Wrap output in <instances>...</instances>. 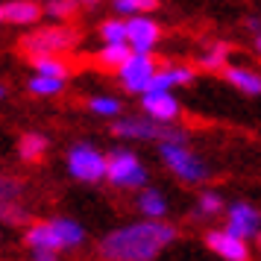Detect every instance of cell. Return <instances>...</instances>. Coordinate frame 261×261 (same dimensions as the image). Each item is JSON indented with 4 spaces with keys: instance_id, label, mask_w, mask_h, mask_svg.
<instances>
[{
    "instance_id": "6da1fadb",
    "label": "cell",
    "mask_w": 261,
    "mask_h": 261,
    "mask_svg": "<svg viewBox=\"0 0 261 261\" xmlns=\"http://www.w3.org/2000/svg\"><path fill=\"white\" fill-rule=\"evenodd\" d=\"M179 229L165 220H138L118 226L97 241V255L103 261H155L173 241Z\"/></svg>"
},
{
    "instance_id": "7a4b0ae2",
    "label": "cell",
    "mask_w": 261,
    "mask_h": 261,
    "mask_svg": "<svg viewBox=\"0 0 261 261\" xmlns=\"http://www.w3.org/2000/svg\"><path fill=\"white\" fill-rule=\"evenodd\" d=\"M159 155H162L167 170L185 185H200V182L212 176V167L202 162V155H197L182 141H162L159 144Z\"/></svg>"
},
{
    "instance_id": "3957f363",
    "label": "cell",
    "mask_w": 261,
    "mask_h": 261,
    "mask_svg": "<svg viewBox=\"0 0 261 261\" xmlns=\"http://www.w3.org/2000/svg\"><path fill=\"white\" fill-rule=\"evenodd\" d=\"M112 135H118L123 141H182L188 144V132L173 126V123H159L153 118H118L112 123Z\"/></svg>"
},
{
    "instance_id": "277c9868",
    "label": "cell",
    "mask_w": 261,
    "mask_h": 261,
    "mask_svg": "<svg viewBox=\"0 0 261 261\" xmlns=\"http://www.w3.org/2000/svg\"><path fill=\"white\" fill-rule=\"evenodd\" d=\"M106 179L115 185V188H126V191H141L147 185V167L141 165V159L126 150V147H118L106 155Z\"/></svg>"
},
{
    "instance_id": "5b68a950",
    "label": "cell",
    "mask_w": 261,
    "mask_h": 261,
    "mask_svg": "<svg viewBox=\"0 0 261 261\" xmlns=\"http://www.w3.org/2000/svg\"><path fill=\"white\" fill-rule=\"evenodd\" d=\"M68 173L76 182L97 185L106 179V153H100L94 144L80 141L68 150Z\"/></svg>"
},
{
    "instance_id": "8992f818",
    "label": "cell",
    "mask_w": 261,
    "mask_h": 261,
    "mask_svg": "<svg viewBox=\"0 0 261 261\" xmlns=\"http://www.w3.org/2000/svg\"><path fill=\"white\" fill-rule=\"evenodd\" d=\"M76 44V33L68 30V27H44V30H36L33 36L24 38V50L33 53V59L38 56H59L65 50H71Z\"/></svg>"
},
{
    "instance_id": "52a82bcc",
    "label": "cell",
    "mask_w": 261,
    "mask_h": 261,
    "mask_svg": "<svg viewBox=\"0 0 261 261\" xmlns=\"http://www.w3.org/2000/svg\"><path fill=\"white\" fill-rule=\"evenodd\" d=\"M155 71H159V65H155L153 53H132L118 68V80L129 94H144L153 83Z\"/></svg>"
},
{
    "instance_id": "ba28073f",
    "label": "cell",
    "mask_w": 261,
    "mask_h": 261,
    "mask_svg": "<svg viewBox=\"0 0 261 261\" xmlns=\"http://www.w3.org/2000/svg\"><path fill=\"white\" fill-rule=\"evenodd\" d=\"M226 232H232L241 241H255L261 232V212L247 200H235L226 205Z\"/></svg>"
},
{
    "instance_id": "9c48e42d",
    "label": "cell",
    "mask_w": 261,
    "mask_h": 261,
    "mask_svg": "<svg viewBox=\"0 0 261 261\" xmlns=\"http://www.w3.org/2000/svg\"><path fill=\"white\" fill-rule=\"evenodd\" d=\"M202 244L212 249L217 258L223 261H252V249H249V241H241L232 232H226L223 226L220 229H208L202 235Z\"/></svg>"
},
{
    "instance_id": "30bf717a",
    "label": "cell",
    "mask_w": 261,
    "mask_h": 261,
    "mask_svg": "<svg viewBox=\"0 0 261 261\" xmlns=\"http://www.w3.org/2000/svg\"><path fill=\"white\" fill-rule=\"evenodd\" d=\"M162 38V27L150 15H132L126 18V44L132 53H153Z\"/></svg>"
},
{
    "instance_id": "8fae6325",
    "label": "cell",
    "mask_w": 261,
    "mask_h": 261,
    "mask_svg": "<svg viewBox=\"0 0 261 261\" xmlns=\"http://www.w3.org/2000/svg\"><path fill=\"white\" fill-rule=\"evenodd\" d=\"M141 109L147 118L159 120V123H173L182 115V106L173 97V91H144L141 94Z\"/></svg>"
},
{
    "instance_id": "7c38bea8",
    "label": "cell",
    "mask_w": 261,
    "mask_h": 261,
    "mask_svg": "<svg viewBox=\"0 0 261 261\" xmlns=\"http://www.w3.org/2000/svg\"><path fill=\"white\" fill-rule=\"evenodd\" d=\"M197 80V71L188 68V65H167V68H159L153 76V83L147 91H173L179 85H191Z\"/></svg>"
},
{
    "instance_id": "4fadbf2b",
    "label": "cell",
    "mask_w": 261,
    "mask_h": 261,
    "mask_svg": "<svg viewBox=\"0 0 261 261\" xmlns=\"http://www.w3.org/2000/svg\"><path fill=\"white\" fill-rule=\"evenodd\" d=\"M135 208L141 212L144 220H165L167 212H170L167 197L159 188H153V185H144V188L138 191V197H135Z\"/></svg>"
},
{
    "instance_id": "5bb4252c",
    "label": "cell",
    "mask_w": 261,
    "mask_h": 261,
    "mask_svg": "<svg viewBox=\"0 0 261 261\" xmlns=\"http://www.w3.org/2000/svg\"><path fill=\"white\" fill-rule=\"evenodd\" d=\"M226 205H229V202L223 200L220 191L205 188V191H200V197H197L194 208H191V220H197V223H212L214 217H220V214L226 212Z\"/></svg>"
},
{
    "instance_id": "9a60e30c",
    "label": "cell",
    "mask_w": 261,
    "mask_h": 261,
    "mask_svg": "<svg viewBox=\"0 0 261 261\" xmlns=\"http://www.w3.org/2000/svg\"><path fill=\"white\" fill-rule=\"evenodd\" d=\"M223 80L232 85V88H238L241 94L261 97V73L252 71V68H244V65H226Z\"/></svg>"
},
{
    "instance_id": "2e32d148",
    "label": "cell",
    "mask_w": 261,
    "mask_h": 261,
    "mask_svg": "<svg viewBox=\"0 0 261 261\" xmlns=\"http://www.w3.org/2000/svg\"><path fill=\"white\" fill-rule=\"evenodd\" d=\"M41 18V6H36V0H9L3 3V21L18 27H30Z\"/></svg>"
},
{
    "instance_id": "e0dca14e",
    "label": "cell",
    "mask_w": 261,
    "mask_h": 261,
    "mask_svg": "<svg viewBox=\"0 0 261 261\" xmlns=\"http://www.w3.org/2000/svg\"><path fill=\"white\" fill-rule=\"evenodd\" d=\"M50 150V138L44 132H24L18 141V155L24 162H41Z\"/></svg>"
},
{
    "instance_id": "ac0fdd59",
    "label": "cell",
    "mask_w": 261,
    "mask_h": 261,
    "mask_svg": "<svg viewBox=\"0 0 261 261\" xmlns=\"http://www.w3.org/2000/svg\"><path fill=\"white\" fill-rule=\"evenodd\" d=\"M50 220H53L56 232H59V241H62V247H65V252L85 244V238H88V235H85L83 223H76L73 217H50Z\"/></svg>"
},
{
    "instance_id": "d6986e66",
    "label": "cell",
    "mask_w": 261,
    "mask_h": 261,
    "mask_svg": "<svg viewBox=\"0 0 261 261\" xmlns=\"http://www.w3.org/2000/svg\"><path fill=\"white\" fill-rule=\"evenodd\" d=\"M0 223L3 226H30L33 214L21 200H0Z\"/></svg>"
},
{
    "instance_id": "ffe728a7",
    "label": "cell",
    "mask_w": 261,
    "mask_h": 261,
    "mask_svg": "<svg viewBox=\"0 0 261 261\" xmlns=\"http://www.w3.org/2000/svg\"><path fill=\"white\" fill-rule=\"evenodd\" d=\"M197 65H200L202 71H223L226 65H229V44L214 41L212 47H205L197 56Z\"/></svg>"
},
{
    "instance_id": "44dd1931",
    "label": "cell",
    "mask_w": 261,
    "mask_h": 261,
    "mask_svg": "<svg viewBox=\"0 0 261 261\" xmlns=\"http://www.w3.org/2000/svg\"><path fill=\"white\" fill-rule=\"evenodd\" d=\"M132 56L129 44H103V47L97 50V65H103V68H112V71H118L123 62Z\"/></svg>"
},
{
    "instance_id": "7402d4cb",
    "label": "cell",
    "mask_w": 261,
    "mask_h": 261,
    "mask_svg": "<svg viewBox=\"0 0 261 261\" xmlns=\"http://www.w3.org/2000/svg\"><path fill=\"white\" fill-rule=\"evenodd\" d=\"M88 109L100 115V118H120V112H123V103H120L118 97L112 94H97L88 100Z\"/></svg>"
},
{
    "instance_id": "603a6c76",
    "label": "cell",
    "mask_w": 261,
    "mask_h": 261,
    "mask_svg": "<svg viewBox=\"0 0 261 261\" xmlns=\"http://www.w3.org/2000/svg\"><path fill=\"white\" fill-rule=\"evenodd\" d=\"M30 94H36V97H56L65 91V80H56V76H33L30 80Z\"/></svg>"
},
{
    "instance_id": "cb8c5ba5",
    "label": "cell",
    "mask_w": 261,
    "mask_h": 261,
    "mask_svg": "<svg viewBox=\"0 0 261 261\" xmlns=\"http://www.w3.org/2000/svg\"><path fill=\"white\" fill-rule=\"evenodd\" d=\"M33 65H36L38 76H56V80H68V71H71L59 56H38L33 59Z\"/></svg>"
},
{
    "instance_id": "d4e9b609",
    "label": "cell",
    "mask_w": 261,
    "mask_h": 261,
    "mask_svg": "<svg viewBox=\"0 0 261 261\" xmlns=\"http://www.w3.org/2000/svg\"><path fill=\"white\" fill-rule=\"evenodd\" d=\"M103 44H126V21L123 18H109L100 24Z\"/></svg>"
},
{
    "instance_id": "484cf974",
    "label": "cell",
    "mask_w": 261,
    "mask_h": 261,
    "mask_svg": "<svg viewBox=\"0 0 261 261\" xmlns=\"http://www.w3.org/2000/svg\"><path fill=\"white\" fill-rule=\"evenodd\" d=\"M112 6H115V12L118 15H147L153 12L155 6H159V0H112Z\"/></svg>"
},
{
    "instance_id": "4316f807",
    "label": "cell",
    "mask_w": 261,
    "mask_h": 261,
    "mask_svg": "<svg viewBox=\"0 0 261 261\" xmlns=\"http://www.w3.org/2000/svg\"><path fill=\"white\" fill-rule=\"evenodd\" d=\"M27 185L15 176H0V200H21L24 202Z\"/></svg>"
},
{
    "instance_id": "83f0119b",
    "label": "cell",
    "mask_w": 261,
    "mask_h": 261,
    "mask_svg": "<svg viewBox=\"0 0 261 261\" xmlns=\"http://www.w3.org/2000/svg\"><path fill=\"white\" fill-rule=\"evenodd\" d=\"M73 9H76V0H47L41 12H47L53 21H65L73 15Z\"/></svg>"
},
{
    "instance_id": "f1b7e54d",
    "label": "cell",
    "mask_w": 261,
    "mask_h": 261,
    "mask_svg": "<svg viewBox=\"0 0 261 261\" xmlns=\"http://www.w3.org/2000/svg\"><path fill=\"white\" fill-rule=\"evenodd\" d=\"M247 27L252 30V33H255V36H258V33H261V18H249V21H247Z\"/></svg>"
},
{
    "instance_id": "f546056e",
    "label": "cell",
    "mask_w": 261,
    "mask_h": 261,
    "mask_svg": "<svg viewBox=\"0 0 261 261\" xmlns=\"http://www.w3.org/2000/svg\"><path fill=\"white\" fill-rule=\"evenodd\" d=\"M255 53H258V56H261V33H258V36H255Z\"/></svg>"
},
{
    "instance_id": "4dcf8cb0",
    "label": "cell",
    "mask_w": 261,
    "mask_h": 261,
    "mask_svg": "<svg viewBox=\"0 0 261 261\" xmlns=\"http://www.w3.org/2000/svg\"><path fill=\"white\" fill-rule=\"evenodd\" d=\"M76 3H83V6H94V3H100V0H76Z\"/></svg>"
},
{
    "instance_id": "1f68e13d",
    "label": "cell",
    "mask_w": 261,
    "mask_h": 261,
    "mask_svg": "<svg viewBox=\"0 0 261 261\" xmlns=\"http://www.w3.org/2000/svg\"><path fill=\"white\" fill-rule=\"evenodd\" d=\"M3 97H6V88H3V85H0V100H3Z\"/></svg>"
},
{
    "instance_id": "d6a6232c",
    "label": "cell",
    "mask_w": 261,
    "mask_h": 261,
    "mask_svg": "<svg viewBox=\"0 0 261 261\" xmlns=\"http://www.w3.org/2000/svg\"><path fill=\"white\" fill-rule=\"evenodd\" d=\"M255 244H258V252H261V232H258V238H255Z\"/></svg>"
},
{
    "instance_id": "836d02e7",
    "label": "cell",
    "mask_w": 261,
    "mask_h": 261,
    "mask_svg": "<svg viewBox=\"0 0 261 261\" xmlns=\"http://www.w3.org/2000/svg\"><path fill=\"white\" fill-rule=\"evenodd\" d=\"M3 241H6V238H3V232H0V247H3Z\"/></svg>"
},
{
    "instance_id": "e575fe53",
    "label": "cell",
    "mask_w": 261,
    "mask_h": 261,
    "mask_svg": "<svg viewBox=\"0 0 261 261\" xmlns=\"http://www.w3.org/2000/svg\"><path fill=\"white\" fill-rule=\"evenodd\" d=\"M0 21H3V3H0Z\"/></svg>"
}]
</instances>
